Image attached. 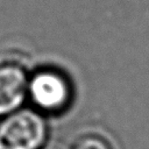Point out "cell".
<instances>
[{"mask_svg": "<svg viewBox=\"0 0 149 149\" xmlns=\"http://www.w3.org/2000/svg\"><path fill=\"white\" fill-rule=\"evenodd\" d=\"M45 136L44 119L31 109L15 111L0 123V144L5 149H38Z\"/></svg>", "mask_w": 149, "mask_h": 149, "instance_id": "cell-1", "label": "cell"}, {"mask_svg": "<svg viewBox=\"0 0 149 149\" xmlns=\"http://www.w3.org/2000/svg\"><path fill=\"white\" fill-rule=\"evenodd\" d=\"M27 93L38 108L47 112H58L69 104L71 87L62 73L54 70H42L28 80Z\"/></svg>", "mask_w": 149, "mask_h": 149, "instance_id": "cell-2", "label": "cell"}, {"mask_svg": "<svg viewBox=\"0 0 149 149\" xmlns=\"http://www.w3.org/2000/svg\"><path fill=\"white\" fill-rule=\"evenodd\" d=\"M28 91L24 70L14 63L0 65V116L15 112Z\"/></svg>", "mask_w": 149, "mask_h": 149, "instance_id": "cell-3", "label": "cell"}, {"mask_svg": "<svg viewBox=\"0 0 149 149\" xmlns=\"http://www.w3.org/2000/svg\"><path fill=\"white\" fill-rule=\"evenodd\" d=\"M72 149H112V147L101 136L84 135L76 141Z\"/></svg>", "mask_w": 149, "mask_h": 149, "instance_id": "cell-4", "label": "cell"}, {"mask_svg": "<svg viewBox=\"0 0 149 149\" xmlns=\"http://www.w3.org/2000/svg\"><path fill=\"white\" fill-rule=\"evenodd\" d=\"M38 149H61L59 147H57V146H47V147H43V148H38Z\"/></svg>", "mask_w": 149, "mask_h": 149, "instance_id": "cell-5", "label": "cell"}, {"mask_svg": "<svg viewBox=\"0 0 149 149\" xmlns=\"http://www.w3.org/2000/svg\"><path fill=\"white\" fill-rule=\"evenodd\" d=\"M0 149H5V148H3V147H2L1 144H0Z\"/></svg>", "mask_w": 149, "mask_h": 149, "instance_id": "cell-6", "label": "cell"}]
</instances>
